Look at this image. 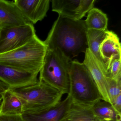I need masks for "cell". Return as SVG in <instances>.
<instances>
[{"label":"cell","mask_w":121,"mask_h":121,"mask_svg":"<svg viewBox=\"0 0 121 121\" xmlns=\"http://www.w3.org/2000/svg\"><path fill=\"white\" fill-rule=\"evenodd\" d=\"M87 30L84 20L59 16L44 42L47 49H58L71 60L88 48Z\"/></svg>","instance_id":"obj_1"},{"label":"cell","mask_w":121,"mask_h":121,"mask_svg":"<svg viewBox=\"0 0 121 121\" xmlns=\"http://www.w3.org/2000/svg\"><path fill=\"white\" fill-rule=\"evenodd\" d=\"M69 77L68 95L71 102L92 107L98 102L103 100L90 71L83 63L72 60Z\"/></svg>","instance_id":"obj_2"},{"label":"cell","mask_w":121,"mask_h":121,"mask_svg":"<svg viewBox=\"0 0 121 121\" xmlns=\"http://www.w3.org/2000/svg\"><path fill=\"white\" fill-rule=\"evenodd\" d=\"M47 50L44 41L36 36L24 46L0 54V64L39 74L43 66Z\"/></svg>","instance_id":"obj_3"},{"label":"cell","mask_w":121,"mask_h":121,"mask_svg":"<svg viewBox=\"0 0 121 121\" xmlns=\"http://www.w3.org/2000/svg\"><path fill=\"white\" fill-rule=\"evenodd\" d=\"M9 89L22 101L24 112L51 109L61 101L64 95L39 80L35 84Z\"/></svg>","instance_id":"obj_4"},{"label":"cell","mask_w":121,"mask_h":121,"mask_svg":"<svg viewBox=\"0 0 121 121\" xmlns=\"http://www.w3.org/2000/svg\"><path fill=\"white\" fill-rule=\"evenodd\" d=\"M72 60L59 49L47 50L39 81H42L64 94L69 92V73Z\"/></svg>","instance_id":"obj_5"},{"label":"cell","mask_w":121,"mask_h":121,"mask_svg":"<svg viewBox=\"0 0 121 121\" xmlns=\"http://www.w3.org/2000/svg\"><path fill=\"white\" fill-rule=\"evenodd\" d=\"M36 36L33 24H29L0 29V54L15 50Z\"/></svg>","instance_id":"obj_6"},{"label":"cell","mask_w":121,"mask_h":121,"mask_svg":"<svg viewBox=\"0 0 121 121\" xmlns=\"http://www.w3.org/2000/svg\"><path fill=\"white\" fill-rule=\"evenodd\" d=\"M95 2V0H53L52 10L62 17L81 20L93 8Z\"/></svg>","instance_id":"obj_7"},{"label":"cell","mask_w":121,"mask_h":121,"mask_svg":"<svg viewBox=\"0 0 121 121\" xmlns=\"http://www.w3.org/2000/svg\"><path fill=\"white\" fill-rule=\"evenodd\" d=\"M39 73L27 72L0 64V80L10 88L19 87L37 83Z\"/></svg>","instance_id":"obj_8"},{"label":"cell","mask_w":121,"mask_h":121,"mask_svg":"<svg viewBox=\"0 0 121 121\" xmlns=\"http://www.w3.org/2000/svg\"><path fill=\"white\" fill-rule=\"evenodd\" d=\"M83 63L90 71L103 100L112 104L107 90V78L109 75L88 48L85 53Z\"/></svg>","instance_id":"obj_9"},{"label":"cell","mask_w":121,"mask_h":121,"mask_svg":"<svg viewBox=\"0 0 121 121\" xmlns=\"http://www.w3.org/2000/svg\"><path fill=\"white\" fill-rule=\"evenodd\" d=\"M49 0H15V3L24 17L35 24L46 16L49 9Z\"/></svg>","instance_id":"obj_10"},{"label":"cell","mask_w":121,"mask_h":121,"mask_svg":"<svg viewBox=\"0 0 121 121\" xmlns=\"http://www.w3.org/2000/svg\"><path fill=\"white\" fill-rule=\"evenodd\" d=\"M29 24L31 23L24 17L14 1L0 0V29Z\"/></svg>","instance_id":"obj_11"},{"label":"cell","mask_w":121,"mask_h":121,"mask_svg":"<svg viewBox=\"0 0 121 121\" xmlns=\"http://www.w3.org/2000/svg\"><path fill=\"white\" fill-rule=\"evenodd\" d=\"M69 95L55 107L46 110L24 112L22 115L24 121H58L68 107Z\"/></svg>","instance_id":"obj_12"},{"label":"cell","mask_w":121,"mask_h":121,"mask_svg":"<svg viewBox=\"0 0 121 121\" xmlns=\"http://www.w3.org/2000/svg\"><path fill=\"white\" fill-rule=\"evenodd\" d=\"M100 56L107 66L115 59H121V44L117 34L107 30L99 47Z\"/></svg>","instance_id":"obj_13"},{"label":"cell","mask_w":121,"mask_h":121,"mask_svg":"<svg viewBox=\"0 0 121 121\" xmlns=\"http://www.w3.org/2000/svg\"><path fill=\"white\" fill-rule=\"evenodd\" d=\"M58 121H100L94 114L92 107L70 102Z\"/></svg>","instance_id":"obj_14"},{"label":"cell","mask_w":121,"mask_h":121,"mask_svg":"<svg viewBox=\"0 0 121 121\" xmlns=\"http://www.w3.org/2000/svg\"><path fill=\"white\" fill-rule=\"evenodd\" d=\"M23 112V105L20 98L9 89L6 91L0 104V114L22 115Z\"/></svg>","instance_id":"obj_15"},{"label":"cell","mask_w":121,"mask_h":121,"mask_svg":"<svg viewBox=\"0 0 121 121\" xmlns=\"http://www.w3.org/2000/svg\"><path fill=\"white\" fill-rule=\"evenodd\" d=\"M102 30L87 29V39L88 48L92 52L96 58L100 65L107 72L104 62L100 56L99 51V47L100 43L105 37L106 31ZM108 73V72H107Z\"/></svg>","instance_id":"obj_16"},{"label":"cell","mask_w":121,"mask_h":121,"mask_svg":"<svg viewBox=\"0 0 121 121\" xmlns=\"http://www.w3.org/2000/svg\"><path fill=\"white\" fill-rule=\"evenodd\" d=\"M92 110L100 121H121V113L117 111L109 103L101 100L95 104Z\"/></svg>","instance_id":"obj_17"},{"label":"cell","mask_w":121,"mask_h":121,"mask_svg":"<svg viewBox=\"0 0 121 121\" xmlns=\"http://www.w3.org/2000/svg\"><path fill=\"white\" fill-rule=\"evenodd\" d=\"M85 21L87 29L102 31L107 30L108 19L107 15L98 8L91 9Z\"/></svg>","instance_id":"obj_18"},{"label":"cell","mask_w":121,"mask_h":121,"mask_svg":"<svg viewBox=\"0 0 121 121\" xmlns=\"http://www.w3.org/2000/svg\"><path fill=\"white\" fill-rule=\"evenodd\" d=\"M107 90L111 103L121 95V80H115L109 76L107 78Z\"/></svg>","instance_id":"obj_19"},{"label":"cell","mask_w":121,"mask_h":121,"mask_svg":"<svg viewBox=\"0 0 121 121\" xmlns=\"http://www.w3.org/2000/svg\"><path fill=\"white\" fill-rule=\"evenodd\" d=\"M121 59L112 60L107 66L108 75L115 80H121Z\"/></svg>","instance_id":"obj_20"},{"label":"cell","mask_w":121,"mask_h":121,"mask_svg":"<svg viewBox=\"0 0 121 121\" xmlns=\"http://www.w3.org/2000/svg\"><path fill=\"white\" fill-rule=\"evenodd\" d=\"M0 121H24L22 115L0 114Z\"/></svg>","instance_id":"obj_21"},{"label":"cell","mask_w":121,"mask_h":121,"mask_svg":"<svg viewBox=\"0 0 121 121\" xmlns=\"http://www.w3.org/2000/svg\"><path fill=\"white\" fill-rule=\"evenodd\" d=\"M112 105L117 112L121 113V95L112 101Z\"/></svg>","instance_id":"obj_22"},{"label":"cell","mask_w":121,"mask_h":121,"mask_svg":"<svg viewBox=\"0 0 121 121\" xmlns=\"http://www.w3.org/2000/svg\"><path fill=\"white\" fill-rule=\"evenodd\" d=\"M10 87L7 85L0 80V104L2 102L4 93Z\"/></svg>","instance_id":"obj_23"},{"label":"cell","mask_w":121,"mask_h":121,"mask_svg":"<svg viewBox=\"0 0 121 121\" xmlns=\"http://www.w3.org/2000/svg\"></svg>","instance_id":"obj_24"}]
</instances>
